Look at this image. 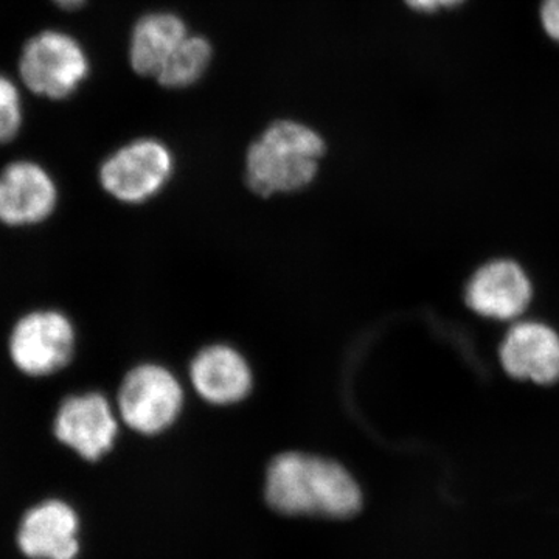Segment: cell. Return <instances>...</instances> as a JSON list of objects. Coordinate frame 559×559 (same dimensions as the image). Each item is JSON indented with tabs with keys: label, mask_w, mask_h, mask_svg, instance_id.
Returning a JSON list of instances; mask_svg holds the SVG:
<instances>
[{
	"label": "cell",
	"mask_w": 559,
	"mask_h": 559,
	"mask_svg": "<svg viewBox=\"0 0 559 559\" xmlns=\"http://www.w3.org/2000/svg\"><path fill=\"white\" fill-rule=\"evenodd\" d=\"M80 521L75 510L51 499L27 511L17 533V544L32 559H75L80 551Z\"/></svg>",
	"instance_id": "cell-11"
},
{
	"label": "cell",
	"mask_w": 559,
	"mask_h": 559,
	"mask_svg": "<svg viewBox=\"0 0 559 559\" xmlns=\"http://www.w3.org/2000/svg\"><path fill=\"white\" fill-rule=\"evenodd\" d=\"M58 191L49 173L33 162H14L0 173V223L32 226L49 218Z\"/></svg>",
	"instance_id": "cell-9"
},
{
	"label": "cell",
	"mask_w": 559,
	"mask_h": 559,
	"mask_svg": "<svg viewBox=\"0 0 559 559\" xmlns=\"http://www.w3.org/2000/svg\"><path fill=\"white\" fill-rule=\"evenodd\" d=\"M190 380L202 400L215 406H230L249 395L252 370L238 349L212 345L191 360Z\"/></svg>",
	"instance_id": "cell-12"
},
{
	"label": "cell",
	"mask_w": 559,
	"mask_h": 559,
	"mask_svg": "<svg viewBox=\"0 0 559 559\" xmlns=\"http://www.w3.org/2000/svg\"><path fill=\"white\" fill-rule=\"evenodd\" d=\"M170 150L154 139H140L105 160L103 189L124 204H140L156 197L171 178Z\"/></svg>",
	"instance_id": "cell-5"
},
{
	"label": "cell",
	"mask_w": 559,
	"mask_h": 559,
	"mask_svg": "<svg viewBox=\"0 0 559 559\" xmlns=\"http://www.w3.org/2000/svg\"><path fill=\"white\" fill-rule=\"evenodd\" d=\"M412 10L421 11V13H433L441 9L459 5L463 0H404Z\"/></svg>",
	"instance_id": "cell-17"
},
{
	"label": "cell",
	"mask_w": 559,
	"mask_h": 559,
	"mask_svg": "<svg viewBox=\"0 0 559 559\" xmlns=\"http://www.w3.org/2000/svg\"><path fill=\"white\" fill-rule=\"evenodd\" d=\"M53 432L70 450L95 462L112 450L119 421L105 395L81 393L62 401L55 417Z\"/></svg>",
	"instance_id": "cell-7"
},
{
	"label": "cell",
	"mask_w": 559,
	"mask_h": 559,
	"mask_svg": "<svg viewBox=\"0 0 559 559\" xmlns=\"http://www.w3.org/2000/svg\"><path fill=\"white\" fill-rule=\"evenodd\" d=\"M117 406L121 419L132 430L157 436L171 428L182 412V385L165 367L142 364L121 382Z\"/></svg>",
	"instance_id": "cell-3"
},
{
	"label": "cell",
	"mask_w": 559,
	"mask_h": 559,
	"mask_svg": "<svg viewBox=\"0 0 559 559\" xmlns=\"http://www.w3.org/2000/svg\"><path fill=\"white\" fill-rule=\"evenodd\" d=\"M540 21L547 35L559 43V0H544Z\"/></svg>",
	"instance_id": "cell-16"
},
{
	"label": "cell",
	"mask_w": 559,
	"mask_h": 559,
	"mask_svg": "<svg viewBox=\"0 0 559 559\" xmlns=\"http://www.w3.org/2000/svg\"><path fill=\"white\" fill-rule=\"evenodd\" d=\"M500 362L510 377L554 384L559 380V334L540 322H518L500 345Z\"/></svg>",
	"instance_id": "cell-10"
},
{
	"label": "cell",
	"mask_w": 559,
	"mask_h": 559,
	"mask_svg": "<svg viewBox=\"0 0 559 559\" xmlns=\"http://www.w3.org/2000/svg\"><path fill=\"white\" fill-rule=\"evenodd\" d=\"M9 349L11 360L22 373L49 377L72 360L75 329L60 311H33L14 325Z\"/></svg>",
	"instance_id": "cell-4"
},
{
	"label": "cell",
	"mask_w": 559,
	"mask_h": 559,
	"mask_svg": "<svg viewBox=\"0 0 559 559\" xmlns=\"http://www.w3.org/2000/svg\"><path fill=\"white\" fill-rule=\"evenodd\" d=\"M53 2H57L62 9L73 10L83 5L84 0H53Z\"/></svg>",
	"instance_id": "cell-18"
},
{
	"label": "cell",
	"mask_w": 559,
	"mask_h": 559,
	"mask_svg": "<svg viewBox=\"0 0 559 559\" xmlns=\"http://www.w3.org/2000/svg\"><path fill=\"white\" fill-rule=\"evenodd\" d=\"M22 109L20 92L5 76H0V143L10 142L20 131Z\"/></svg>",
	"instance_id": "cell-15"
},
{
	"label": "cell",
	"mask_w": 559,
	"mask_h": 559,
	"mask_svg": "<svg viewBox=\"0 0 559 559\" xmlns=\"http://www.w3.org/2000/svg\"><path fill=\"white\" fill-rule=\"evenodd\" d=\"M189 36L186 22L173 13H150L135 24L131 35L132 69L143 76H156L173 51Z\"/></svg>",
	"instance_id": "cell-13"
},
{
	"label": "cell",
	"mask_w": 559,
	"mask_h": 559,
	"mask_svg": "<svg viewBox=\"0 0 559 559\" xmlns=\"http://www.w3.org/2000/svg\"><path fill=\"white\" fill-rule=\"evenodd\" d=\"M264 495L271 509L286 516L347 520L362 506L358 484L344 466L305 452L272 460Z\"/></svg>",
	"instance_id": "cell-1"
},
{
	"label": "cell",
	"mask_w": 559,
	"mask_h": 559,
	"mask_svg": "<svg viewBox=\"0 0 559 559\" xmlns=\"http://www.w3.org/2000/svg\"><path fill=\"white\" fill-rule=\"evenodd\" d=\"M212 46L207 39L189 35L179 44L178 49L173 51L154 79L168 90L189 87L204 75L212 61Z\"/></svg>",
	"instance_id": "cell-14"
},
{
	"label": "cell",
	"mask_w": 559,
	"mask_h": 559,
	"mask_svg": "<svg viewBox=\"0 0 559 559\" xmlns=\"http://www.w3.org/2000/svg\"><path fill=\"white\" fill-rule=\"evenodd\" d=\"M323 153L325 143L312 128L299 121H275L250 145L249 187L261 197L305 189L318 176Z\"/></svg>",
	"instance_id": "cell-2"
},
{
	"label": "cell",
	"mask_w": 559,
	"mask_h": 559,
	"mask_svg": "<svg viewBox=\"0 0 559 559\" xmlns=\"http://www.w3.org/2000/svg\"><path fill=\"white\" fill-rule=\"evenodd\" d=\"M528 275L511 260L484 264L466 288V304L474 312L495 320H513L524 314L532 301Z\"/></svg>",
	"instance_id": "cell-8"
},
{
	"label": "cell",
	"mask_w": 559,
	"mask_h": 559,
	"mask_svg": "<svg viewBox=\"0 0 559 559\" xmlns=\"http://www.w3.org/2000/svg\"><path fill=\"white\" fill-rule=\"evenodd\" d=\"M20 69L28 90L60 100L86 79L90 64L75 39L58 32H44L28 40Z\"/></svg>",
	"instance_id": "cell-6"
}]
</instances>
